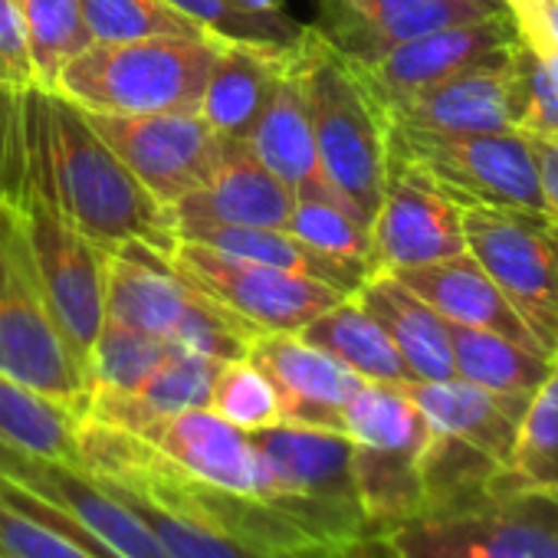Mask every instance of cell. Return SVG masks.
<instances>
[{
  "mask_svg": "<svg viewBox=\"0 0 558 558\" xmlns=\"http://www.w3.org/2000/svg\"><path fill=\"white\" fill-rule=\"evenodd\" d=\"M296 66L323 171L355 217L372 227L388 171L385 116L345 57H339L316 27L303 31L296 44Z\"/></svg>",
  "mask_w": 558,
  "mask_h": 558,
  "instance_id": "obj_3",
  "label": "cell"
},
{
  "mask_svg": "<svg viewBox=\"0 0 558 558\" xmlns=\"http://www.w3.org/2000/svg\"><path fill=\"white\" fill-rule=\"evenodd\" d=\"M207 408L223 417L227 424L240 427V430H263L272 424H283L279 417V401L276 391L269 385V378L250 362V359H236V362H223L214 388H210V401Z\"/></svg>",
  "mask_w": 558,
  "mask_h": 558,
  "instance_id": "obj_40",
  "label": "cell"
},
{
  "mask_svg": "<svg viewBox=\"0 0 558 558\" xmlns=\"http://www.w3.org/2000/svg\"><path fill=\"white\" fill-rule=\"evenodd\" d=\"M24 181L21 155V93L0 83V197L14 201Z\"/></svg>",
  "mask_w": 558,
  "mask_h": 558,
  "instance_id": "obj_42",
  "label": "cell"
},
{
  "mask_svg": "<svg viewBox=\"0 0 558 558\" xmlns=\"http://www.w3.org/2000/svg\"><path fill=\"white\" fill-rule=\"evenodd\" d=\"M342 434L355 447L375 450H424L427 421L404 385L365 381L342 411Z\"/></svg>",
  "mask_w": 558,
  "mask_h": 558,
  "instance_id": "obj_32",
  "label": "cell"
},
{
  "mask_svg": "<svg viewBox=\"0 0 558 558\" xmlns=\"http://www.w3.org/2000/svg\"><path fill=\"white\" fill-rule=\"evenodd\" d=\"M555 4H558V0H555ZM512 8H515V4H512Z\"/></svg>",
  "mask_w": 558,
  "mask_h": 558,
  "instance_id": "obj_49",
  "label": "cell"
},
{
  "mask_svg": "<svg viewBox=\"0 0 558 558\" xmlns=\"http://www.w3.org/2000/svg\"><path fill=\"white\" fill-rule=\"evenodd\" d=\"M106 319L217 362L246 359L253 339L263 336L207 296L168 253L135 240L109 256Z\"/></svg>",
  "mask_w": 558,
  "mask_h": 558,
  "instance_id": "obj_4",
  "label": "cell"
},
{
  "mask_svg": "<svg viewBox=\"0 0 558 558\" xmlns=\"http://www.w3.org/2000/svg\"><path fill=\"white\" fill-rule=\"evenodd\" d=\"M466 253L489 272L538 349L558 352V220L535 210L460 204Z\"/></svg>",
  "mask_w": 558,
  "mask_h": 558,
  "instance_id": "obj_8",
  "label": "cell"
},
{
  "mask_svg": "<svg viewBox=\"0 0 558 558\" xmlns=\"http://www.w3.org/2000/svg\"><path fill=\"white\" fill-rule=\"evenodd\" d=\"M0 558H93L50 525L0 502Z\"/></svg>",
  "mask_w": 558,
  "mask_h": 558,
  "instance_id": "obj_41",
  "label": "cell"
},
{
  "mask_svg": "<svg viewBox=\"0 0 558 558\" xmlns=\"http://www.w3.org/2000/svg\"><path fill=\"white\" fill-rule=\"evenodd\" d=\"M329 558H401V551L395 548L391 535L372 532V535H362V538L339 545Z\"/></svg>",
  "mask_w": 558,
  "mask_h": 558,
  "instance_id": "obj_45",
  "label": "cell"
},
{
  "mask_svg": "<svg viewBox=\"0 0 558 558\" xmlns=\"http://www.w3.org/2000/svg\"><path fill=\"white\" fill-rule=\"evenodd\" d=\"M447 332H450L457 378H463L489 395H499L522 411L529 408L532 395L538 391V385L548 375V365H551L548 355H542L529 345H519L506 336L473 329V326L447 323Z\"/></svg>",
  "mask_w": 558,
  "mask_h": 558,
  "instance_id": "obj_30",
  "label": "cell"
},
{
  "mask_svg": "<svg viewBox=\"0 0 558 558\" xmlns=\"http://www.w3.org/2000/svg\"><path fill=\"white\" fill-rule=\"evenodd\" d=\"M355 300L388 332L414 381L457 378L447 319L437 316L417 293H411L395 272H372Z\"/></svg>",
  "mask_w": 558,
  "mask_h": 558,
  "instance_id": "obj_28",
  "label": "cell"
},
{
  "mask_svg": "<svg viewBox=\"0 0 558 558\" xmlns=\"http://www.w3.org/2000/svg\"><path fill=\"white\" fill-rule=\"evenodd\" d=\"M0 83L17 93L37 86V73L31 63V50L14 0H0Z\"/></svg>",
  "mask_w": 558,
  "mask_h": 558,
  "instance_id": "obj_43",
  "label": "cell"
},
{
  "mask_svg": "<svg viewBox=\"0 0 558 558\" xmlns=\"http://www.w3.org/2000/svg\"><path fill=\"white\" fill-rule=\"evenodd\" d=\"M0 476L27 486L40 499L76 515L89 532H96L122 558H165V551L158 548L145 522L80 466L34 457V453L0 444Z\"/></svg>",
  "mask_w": 558,
  "mask_h": 558,
  "instance_id": "obj_20",
  "label": "cell"
},
{
  "mask_svg": "<svg viewBox=\"0 0 558 558\" xmlns=\"http://www.w3.org/2000/svg\"><path fill=\"white\" fill-rule=\"evenodd\" d=\"M21 155L24 178L37 181L93 243L116 250L135 240L174 253L171 207L129 171L66 96L40 86L21 93Z\"/></svg>",
  "mask_w": 558,
  "mask_h": 558,
  "instance_id": "obj_1",
  "label": "cell"
},
{
  "mask_svg": "<svg viewBox=\"0 0 558 558\" xmlns=\"http://www.w3.org/2000/svg\"><path fill=\"white\" fill-rule=\"evenodd\" d=\"M512 89H515V44L476 60L450 80L385 109L388 132L463 138L512 132Z\"/></svg>",
  "mask_w": 558,
  "mask_h": 558,
  "instance_id": "obj_15",
  "label": "cell"
},
{
  "mask_svg": "<svg viewBox=\"0 0 558 558\" xmlns=\"http://www.w3.org/2000/svg\"><path fill=\"white\" fill-rule=\"evenodd\" d=\"M512 4H515V0H502V8H506V11H509Z\"/></svg>",
  "mask_w": 558,
  "mask_h": 558,
  "instance_id": "obj_48",
  "label": "cell"
},
{
  "mask_svg": "<svg viewBox=\"0 0 558 558\" xmlns=\"http://www.w3.org/2000/svg\"><path fill=\"white\" fill-rule=\"evenodd\" d=\"M0 372L66 404L80 417L89 411L93 385L70 355L47 306L24 214L4 197H0Z\"/></svg>",
  "mask_w": 558,
  "mask_h": 558,
  "instance_id": "obj_6",
  "label": "cell"
},
{
  "mask_svg": "<svg viewBox=\"0 0 558 558\" xmlns=\"http://www.w3.org/2000/svg\"><path fill=\"white\" fill-rule=\"evenodd\" d=\"M17 207L27 223L47 306L66 339L70 355L89 378V355L106 323V279L112 250L80 233L63 217L57 201L31 178L21 181Z\"/></svg>",
  "mask_w": 558,
  "mask_h": 558,
  "instance_id": "obj_10",
  "label": "cell"
},
{
  "mask_svg": "<svg viewBox=\"0 0 558 558\" xmlns=\"http://www.w3.org/2000/svg\"><path fill=\"white\" fill-rule=\"evenodd\" d=\"M496 483L558 493V352L519 421L509 466Z\"/></svg>",
  "mask_w": 558,
  "mask_h": 558,
  "instance_id": "obj_34",
  "label": "cell"
},
{
  "mask_svg": "<svg viewBox=\"0 0 558 558\" xmlns=\"http://www.w3.org/2000/svg\"><path fill=\"white\" fill-rule=\"evenodd\" d=\"M93 44H129L148 37H210L165 0H80Z\"/></svg>",
  "mask_w": 558,
  "mask_h": 558,
  "instance_id": "obj_35",
  "label": "cell"
},
{
  "mask_svg": "<svg viewBox=\"0 0 558 558\" xmlns=\"http://www.w3.org/2000/svg\"><path fill=\"white\" fill-rule=\"evenodd\" d=\"M463 250L460 204L424 165L388 145L385 191L372 220V272H398Z\"/></svg>",
  "mask_w": 558,
  "mask_h": 558,
  "instance_id": "obj_13",
  "label": "cell"
},
{
  "mask_svg": "<svg viewBox=\"0 0 558 558\" xmlns=\"http://www.w3.org/2000/svg\"><path fill=\"white\" fill-rule=\"evenodd\" d=\"M80 470L125 486L263 558H329L336 551L283 506L201 483L142 437L89 417L80 424Z\"/></svg>",
  "mask_w": 558,
  "mask_h": 558,
  "instance_id": "obj_2",
  "label": "cell"
},
{
  "mask_svg": "<svg viewBox=\"0 0 558 558\" xmlns=\"http://www.w3.org/2000/svg\"><path fill=\"white\" fill-rule=\"evenodd\" d=\"M388 535L401 558H558V493L493 483Z\"/></svg>",
  "mask_w": 558,
  "mask_h": 558,
  "instance_id": "obj_7",
  "label": "cell"
},
{
  "mask_svg": "<svg viewBox=\"0 0 558 558\" xmlns=\"http://www.w3.org/2000/svg\"><path fill=\"white\" fill-rule=\"evenodd\" d=\"M515 44V27L509 14L483 17L473 24L447 27L424 34L417 40H408L401 47H391L388 53L368 60V63H349L372 96V102L385 112L444 80L453 73L473 66L476 60Z\"/></svg>",
  "mask_w": 558,
  "mask_h": 558,
  "instance_id": "obj_16",
  "label": "cell"
},
{
  "mask_svg": "<svg viewBox=\"0 0 558 558\" xmlns=\"http://www.w3.org/2000/svg\"><path fill=\"white\" fill-rule=\"evenodd\" d=\"M296 47V44H293ZM293 47H259L223 40L201 93V119L223 138H250L283 80Z\"/></svg>",
  "mask_w": 558,
  "mask_h": 558,
  "instance_id": "obj_23",
  "label": "cell"
},
{
  "mask_svg": "<svg viewBox=\"0 0 558 558\" xmlns=\"http://www.w3.org/2000/svg\"><path fill=\"white\" fill-rule=\"evenodd\" d=\"M135 437H142L148 447H155L161 457H168L174 466H181L201 483L283 506V496H279L266 463L259 460L250 434L227 424L210 408L158 417L145 424Z\"/></svg>",
  "mask_w": 558,
  "mask_h": 558,
  "instance_id": "obj_17",
  "label": "cell"
},
{
  "mask_svg": "<svg viewBox=\"0 0 558 558\" xmlns=\"http://www.w3.org/2000/svg\"><path fill=\"white\" fill-rule=\"evenodd\" d=\"M171 352L178 349L106 319L89 355L93 391H135Z\"/></svg>",
  "mask_w": 558,
  "mask_h": 558,
  "instance_id": "obj_36",
  "label": "cell"
},
{
  "mask_svg": "<svg viewBox=\"0 0 558 558\" xmlns=\"http://www.w3.org/2000/svg\"><path fill=\"white\" fill-rule=\"evenodd\" d=\"M96 483H102L112 496H119L145 522V529L151 532V538L158 542L165 558H263V555H256V551H250V548H243V545H236V542H230V538H223V535H217V532L138 496V493L125 489V486H116L109 480H96Z\"/></svg>",
  "mask_w": 558,
  "mask_h": 558,
  "instance_id": "obj_37",
  "label": "cell"
},
{
  "mask_svg": "<svg viewBox=\"0 0 558 558\" xmlns=\"http://www.w3.org/2000/svg\"><path fill=\"white\" fill-rule=\"evenodd\" d=\"M496 14L509 11L476 0H323L316 34L349 63H368L424 34Z\"/></svg>",
  "mask_w": 558,
  "mask_h": 558,
  "instance_id": "obj_18",
  "label": "cell"
},
{
  "mask_svg": "<svg viewBox=\"0 0 558 558\" xmlns=\"http://www.w3.org/2000/svg\"><path fill=\"white\" fill-rule=\"evenodd\" d=\"M246 359L269 378L283 424L342 430V411L365 385L342 362L303 342L296 332H263Z\"/></svg>",
  "mask_w": 558,
  "mask_h": 558,
  "instance_id": "obj_19",
  "label": "cell"
},
{
  "mask_svg": "<svg viewBox=\"0 0 558 558\" xmlns=\"http://www.w3.org/2000/svg\"><path fill=\"white\" fill-rule=\"evenodd\" d=\"M86 119L129 171L168 207L207 181L223 148V135H217L201 112H86Z\"/></svg>",
  "mask_w": 558,
  "mask_h": 558,
  "instance_id": "obj_14",
  "label": "cell"
},
{
  "mask_svg": "<svg viewBox=\"0 0 558 558\" xmlns=\"http://www.w3.org/2000/svg\"><path fill=\"white\" fill-rule=\"evenodd\" d=\"M171 259L207 296L250 323L256 332H300L316 316L345 300V293L313 276L227 256L187 240H178Z\"/></svg>",
  "mask_w": 558,
  "mask_h": 558,
  "instance_id": "obj_11",
  "label": "cell"
},
{
  "mask_svg": "<svg viewBox=\"0 0 558 558\" xmlns=\"http://www.w3.org/2000/svg\"><path fill=\"white\" fill-rule=\"evenodd\" d=\"M250 440L283 496V506L313 535L332 548L372 535L355 489L352 440L342 430L272 424L250 430Z\"/></svg>",
  "mask_w": 558,
  "mask_h": 558,
  "instance_id": "obj_9",
  "label": "cell"
},
{
  "mask_svg": "<svg viewBox=\"0 0 558 558\" xmlns=\"http://www.w3.org/2000/svg\"><path fill=\"white\" fill-rule=\"evenodd\" d=\"M532 161H535V174H538V187L548 207V217L558 220V138H525Z\"/></svg>",
  "mask_w": 558,
  "mask_h": 558,
  "instance_id": "obj_44",
  "label": "cell"
},
{
  "mask_svg": "<svg viewBox=\"0 0 558 558\" xmlns=\"http://www.w3.org/2000/svg\"><path fill=\"white\" fill-rule=\"evenodd\" d=\"M395 276L447 323L486 329V332L506 336L519 345L542 352L532 332L525 329V323L515 316V310L506 303L499 287L489 279V272L466 250L437 263L398 269Z\"/></svg>",
  "mask_w": 558,
  "mask_h": 558,
  "instance_id": "obj_22",
  "label": "cell"
},
{
  "mask_svg": "<svg viewBox=\"0 0 558 558\" xmlns=\"http://www.w3.org/2000/svg\"><path fill=\"white\" fill-rule=\"evenodd\" d=\"M40 89H57L60 73L93 47L80 0H14Z\"/></svg>",
  "mask_w": 558,
  "mask_h": 558,
  "instance_id": "obj_33",
  "label": "cell"
},
{
  "mask_svg": "<svg viewBox=\"0 0 558 558\" xmlns=\"http://www.w3.org/2000/svg\"><path fill=\"white\" fill-rule=\"evenodd\" d=\"M303 342L323 349L336 362H342L349 372H355L362 381L378 385H411V372L388 339V332L378 326V319L355 300L345 296L323 316H316L310 326L296 332Z\"/></svg>",
  "mask_w": 558,
  "mask_h": 558,
  "instance_id": "obj_29",
  "label": "cell"
},
{
  "mask_svg": "<svg viewBox=\"0 0 558 558\" xmlns=\"http://www.w3.org/2000/svg\"><path fill=\"white\" fill-rule=\"evenodd\" d=\"M246 142H250L253 155L276 178H283L296 191V197H303V194L339 197L336 187L329 184L323 161H319V151H316L313 122H310V109H306V96H303V76L296 66V47H293V57H290L283 80H279L266 112L259 116V122L253 125Z\"/></svg>",
  "mask_w": 558,
  "mask_h": 558,
  "instance_id": "obj_25",
  "label": "cell"
},
{
  "mask_svg": "<svg viewBox=\"0 0 558 558\" xmlns=\"http://www.w3.org/2000/svg\"><path fill=\"white\" fill-rule=\"evenodd\" d=\"M293 207L296 191L253 155L246 138H223L220 158L207 181L184 194L171 214L174 220H220L287 230Z\"/></svg>",
  "mask_w": 558,
  "mask_h": 558,
  "instance_id": "obj_21",
  "label": "cell"
},
{
  "mask_svg": "<svg viewBox=\"0 0 558 558\" xmlns=\"http://www.w3.org/2000/svg\"><path fill=\"white\" fill-rule=\"evenodd\" d=\"M174 230H178V240L201 243V246L220 250L227 256H240V259H253V263H266V266L313 276V279H319V283H326L345 296H355L365 287V279L372 276V269L365 263L319 253L310 243H303L300 236H293L290 230H279V227H250V223H220V220H174Z\"/></svg>",
  "mask_w": 558,
  "mask_h": 558,
  "instance_id": "obj_24",
  "label": "cell"
},
{
  "mask_svg": "<svg viewBox=\"0 0 558 558\" xmlns=\"http://www.w3.org/2000/svg\"><path fill=\"white\" fill-rule=\"evenodd\" d=\"M476 4H486V8H499V11H506V8H502V0H476Z\"/></svg>",
  "mask_w": 558,
  "mask_h": 558,
  "instance_id": "obj_47",
  "label": "cell"
},
{
  "mask_svg": "<svg viewBox=\"0 0 558 558\" xmlns=\"http://www.w3.org/2000/svg\"><path fill=\"white\" fill-rule=\"evenodd\" d=\"M293 236L310 243L319 253L355 259L372 269V227L355 217V210L339 197H296L293 217L287 223Z\"/></svg>",
  "mask_w": 558,
  "mask_h": 558,
  "instance_id": "obj_38",
  "label": "cell"
},
{
  "mask_svg": "<svg viewBox=\"0 0 558 558\" xmlns=\"http://www.w3.org/2000/svg\"><path fill=\"white\" fill-rule=\"evenodd\" d=\"M220 365L223 362L210 355L178 349L135 391H93L86 417L119 427L125 434H138L158 417L207 408Z\"/></svg>",
  "mask_w": 558,
  "mask_h": 558,
  "instance_id": "obj_27",
  "label": "cell"
},
{
  "mask_svg": "<svg viewBox=\"0 0 558 558\" xmlns=\"http://www.w3.org/2000/svg\"><path fill=\"white\" fill-rule=\"evenodd\" d=\"M227 4L250 14H283V0H227Z\"/></svg>",
  "mask_w": 558,
  "mask_h": 558,
  "instance_id": "obj_46",
  "label": "cell"
},
{
  "mask_svg": "<svg viewBox=\"0 0 558 558\" xmlns=\"http://www.w3.org/2000/svg\"><path fill=\"white\" fill-rule=\"evenodd\" d=\"M388 145L424 165L457 204H489L548 214L529 142L519 132L463 138L388 132Z\"/></svg>",
  "mask_w": 558,
  "mask_h": 558,
  "instance_id": "obj_12",
  "label": "cell"
},
{
  "mask_svg": "<svg viewBox=\"0 0 558 558\" xmlns=\"http://www.w3.org/2000/svg\"><path fill=\"white\" fill-rule=\"evenodd\" d=\"M178 14L194 21L217 40L230 44H259V47H293L303 37V24L283 14H250L227 0H165Z\"/></svg>",
  "mask_w": 558,
  "mask_h": 558,
  "instance_id": "obj_39",
  "label": "cell"
},
{
  "mask_svg": "<svg viewBox=\"0 0 558 558\" xmlns=\"http://www.w3.org/2000/svg\"><path fill=\"white\" fill-rule=\"evenodd\" d=\"M83 417L0 372V444L80 466Z\"/></svg>",
  "mask_w": 558,
  "mask_h": 558,
  "instance_id": "obj_31",
  "label": "cell"
},
{
  "mask_svg": "<svg viewBox=\"0 0 558 558\" xmlns=\"http://www.w3.org/2000/svg\"><path fill=\"white\" fill-rule=\"evenodd\" d=\"M404 391L414 398V404L421 408V414L434 434H447V437L486 453L502 470L509 466L519 421L525 414L522 408H515L512 401L489 395L463 378L411 381V385H404Z\"/></svg>",
  "mask_w": 558,
  "mask_h": 558,
  "instance_id": "obj_26",
  "label": "cell"
},
{
  "mask_svg": "<svg viewBox=\"0 0 558 558\" xmlns=\"http://www.w3.org/2000/svg\"><path fill=\"white\" fill-rule=\"evenodd\" d=\"M220 47L223 40L217 37L93 44L60 73L53 93L86 112L109 116L197 112Z\"/></svg>",
  "mask_w": 558,
  "mask_h": 558,
  "instance_id": "obj_5",
  "label": "cell"
}]
</instances>
